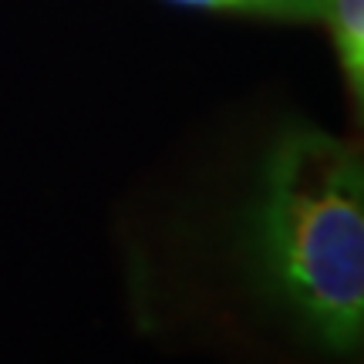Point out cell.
<instances>
[{
  "instance_id": "1",
  "label": "cell",
  "mask_w": 364,
  "mask_h": 364,
  "mask_svg": "<svg viewBox=\"0 0 364 364\" xmlns=\"http://www.w3.org/2000/svg\"><path fill=\"white\" fill-rule=\"evenodd\" d=\"M257 297L317 351L348 358L364 334V169L358 149L287 129L263 152L240 220Z\"/></svg>"
},
{
  "instance_id": "2",
  "label": "cell",
  "mask_w": 364,
  "mask_h": 364,
  "mask_svg": "<svg viewBox=\"0 0 364 364\" xmlns=\"http://www.w3.org/2000/svg\"><path fill=\"white\" fill-rule=\"evenodd\" d=\"M324 17L334 31L341 68L351 95L361 102L364 91V0H327Z\"/></svg>"
},
{
  "instance_id": "3",
  "label": "cell",
  "mask_w": 364,
  "mask_h": 364,
  "mask_svg": "<svg viewBox=\"0 0 364 364\" xmlns=\"http://www.w3.org/2000/svg\"><path fill=\"white\" fill-rule=\"evenodd\" d=\"M240 11H257V14H270V17L311 21V17H324L327 0H240Z\"/></svg>"
},
{
  "instance_id": "4",
  "label": "cell",
  "mask_w": 364,
  "mask_h": 364,
  "mask_svg": "<svg viewBox=\"0 0 364 364\" xmlns=\"http://www.w3.org/2000/svg\"><path fill=\"white\" fill-rule=\"evenodd\" d=\"M182 7H203V11H240V0H172Z\"/></svg>"
}]
</instances>
